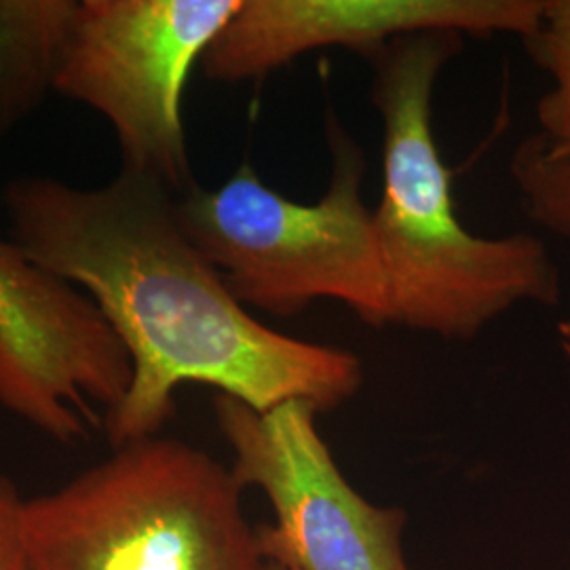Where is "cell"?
Here are the masks:
<instances>
[{"label":"cell","mask_w":570,"mask_h":570,"mask_svg":"<svg viewBox=\"0 0 570 570\" xmlns=\"http://www.w3.org/2000/svg\"><path fill=\"white\" fill-rule=\"evenodd\" d=\"M129 385L131 360L96 303L0 237V406L75 444Z\"/></svg>","instance_id":"cell-7"},{"label":"cell","mask_w":570,"mask_h":570,"mask_svg":"<svg viewBox=\"0 0 570 570\" xmlns=\"http://www.w3.org/2000/svg\"><path fill=\"white\" fill-rule=\"evenodd\" d=\"M463 35L391 41L372 63L370 98L383 121V188L374 230L387 275L391 326L471 341L513 306H556L560 271L527 233L480 237L461 223L433 134V91Z\"/></svg>","instance_id":"cell-2"},{"label":"cell","mask_w":570,"mask_h":570,"mask_svg":"<svg viewBox=\"0 0 570 570\" xmlns=\"http://www.w3.org/2000/svg\"><path fill=\"white\" fill-rule=\"evenodd\" d=\"M510 174L530 223L570 244V148L532 134L513 150Z\"/></svg>","instance_id":"cell-10"},{"label":"cell","mask_w":570,"mask_h":570,"mask_svg":"<svg viewBox=\"0 0 570 570\" xmlns=\"http://www.w3.org/2000/svg\"><path fill=\"white\" fill-rule=\"evenodd\" d=\"M216 421L242 489L263 490L275 522L256 529L266 564L287 570H410L406 511L379 508L351 487L317 431V410L287 402L258 412L218 395Z\"/></svg>","instance_id":"cell-6"},{"label":"cell","mask_w":570,"mask_h":570,"mask_svg":"<svg viewBox=\"0 0 570 570\" xmlns=\"http://www.w3.org/2000/svg\"><path fill=\"white\" fill-rule=\"evenodd\" d=\"M23 499L18 484L0 475V570H28L21 537Z\"/></svg>","instance_id":"cell-12"},{"label":"cell","mask_w":570,"mask_h":570,"mask_svg":"<svg viewBox=\"0 0 570 570\" xmlns=\"http://www.w3.org/2000/svg\"><path fill=\"white\" fill-rule=\"evenodd\" d=\"M244 0H77L53 91L102 115L121 169L176 197L195 183L183 102L205 51Z\"/></svg>","instance_id":"cell-5"},{"label":"cell","mask_w":570,"mask_h":570,"mask_svg":"<svg viewBox=\"0 0 570 570\" xmlns=\"http://www.w3.org/2000/svg\"><path fill=\"white\" fill-rule=\"evenodd\" d=\"M230 468L171 438L115 449L26 497L28 570H265Z\"/></svg>","instance_id":"cell-3"},{"label":"cell","mask_w":570,"mask_h":570,"mask_svg":"<svg viewBox=\"0 0 570 570\" xmlns=\"http://www.w3.org/2000/svg\"><path fill=\"white\" fill-rule=\"evenodd\" d=\"M77 0H0V142L53 91Z\"/></svg>","instance_id":"cell-9"},{"label":"cell","mask_w":570,"mask_h":570,"mask_svg":"<svg viewBox=\"0 0 570 570\" xmlns=\"http://www.w3.org/2000/svg\"><path fill=\"white\" fill-rule=\"evenodd\" d=\"M332 178L315 204H298L242 164L218 188L176 199L188 239L245 306L296 317L317 301L345 305L367 326L391 324L387 275L364 199L366 157L327 115Z\"/></svg>","instance_id":"cell-4"},{"label":"cell","mask_w":570,"mask_h":570,"mask_svg":"<svg viewBox=\"0 0 570 570\" xmlns=\"http://www.w3.org/2000/svg\"><path fill=\"white\" fill-rule=\"evenodd\" d=\"M265 570H287V569H282V567H277V564H266Z\"/></svg>","instance_id":"cell-13"},{"label":"cell","mask_w":570,"mask_h":570,"mask_svg":"<svg viewBox=\"0 0 570 570\" xmlns=\"http://www.w3.org/2000/svg\"><path fill=\"white\" fill-rule=\"evenodd\" d=\"M524 45L551 81L537 102L534 134L553 146L570 148V0H546L539 26Z\"/></svg>","instance_id":"cell-11"},{"label":"cell","mask_w":570,"mask_h":570,"mask_svg":"<svg viewBox=\"0 0 570 570\" xmlns=\"http://www.w3.org/2000/svg\"><path fill=\"white\" fill-rule=\"evenodd\" d=\"M546 0H244L205 51L212 81L265 79L298 56L343 47L362 58L391 41L456 32L487 39L537 30Z\"/></svg>","instance_id":"cell-8"},{"label":"cell","mask_w":570,"mask_h":570,"mask_svg":"<svg viewBox=\"0 0 570 570\" xmlns=\"http://www.w3.org/2000/svg\"><path fill=\"white\" fill-rule=\"evenodd\" d=\"M176 199L122 169L96 188L39 176L4 188L13 242L81 287L131 360V385L104 419L112 449L159 435L183 385L258 412L305 402L326 414L348 402L364 383L360 357L256 320L188 239Z\"/></svg>","instance_id":"cell-1"}]
</instances>
